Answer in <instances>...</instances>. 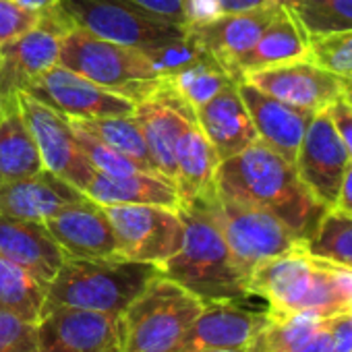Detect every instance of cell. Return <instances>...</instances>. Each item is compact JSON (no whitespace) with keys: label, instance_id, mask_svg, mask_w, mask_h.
<instances>
[{"label":"cell","instance_id":"obj_46","mask_svg":"<svg viewBox=\"0 0 352 352\" xmlns=\"http://www.w3.org/2000/svg\"><path fill=\"white\" fill-rule=\"evenodd\" d=\"M348 313H350V317H352V307H350V309H348Z\"/></svg>","mask_w":352,"mask_h":352},{"label":"cell","instance_id":"obj_28","mask_svg":"<svg viewBox=\"0 0 352 352\" xmlns=\"http://www.w3.org/2000/svg\"><path fill=\"white\" fill-rule=\"evenodd\" d=\"M0 104H3L0 114V185H3L38 174L44 170V162L23 118L17 96Z\"/></svg>","mask_w":352,"mask_h":352},{"label":"cell","instance_id":"obj_26","mask_svg":"<svg viewBox=\"0 0 352 352\" xmlns=\"http://www.w3.org/2000/svg\"><path fill=\"white\" fill-rule=\"evenodd\" d=\"M249 352H333L327 317L317 313H267V321Z\"/></svg>","mask_w":352,"mask_h":352},{"label":"cell","instance_id":"obj_11","mask_svg":"<svg viewBox=\"0 0 352 352\" xmlns=\"http://www.w3.org/2000/svg\"><path fill=\"white\" fill-rule=\"evenodd\" d=\"M350 155L327 110L315 112L294 157V170L313 199L331 210L338 206Z\"/></svg>","mask_w":352,"mask_h":352},{"label":"cell","instance_id":"obj_2","mask_svg":"<svg viewBox=\"0 0 352 352\" xmlns=\"http://www.w3.org/2000/svg\"><path fill=\"white\" fill-rule=\"evenodd\" d=\"M247 286L251 296L265 300L272 315L331 317L352 307V270L313 257L305 247L259 263Z\"/></svg>","mask_w":352,"mask_h":352},{"label":"cell","instance_id":"obj_24","mask_svg":"<svg viewBox=\"0 0 352 352\" xmlns=\"http://www.w3.org/2000/svg\"><path fill=\"white\" fill-rule=\"evenodd\" d=\"M83 193L100 206H164L179 210L181 197L176 187L160 174L137 172L126 176H110L94 172Z\"/></svg>","mask_w":352,"mask_h":352},{"label":"cell","instance_id":"obj_7","mask_svg":"<svg viewBox=\"0 0 352 352\" xmlns=\"http://www.w3.org/2000/svg\"><path fill=\"white\" fill-rule=\"evenodd\" d=\"M201 201L214 216L247 282L251 272L259 263L305 247V243L282 220L261 208L234 201L230 197L220 195L218 191L208 197H201Z\"/></svg>","mask_w":352,"mask_h":352},{"label":"cell","instance_id":"obj_25","mask_svg":"<svg viewBox=\"0 0 352 352\" xmlns=\"http://www.w3.org/2000/svg\"><path fill=\"white\" fill-rule=\"evenodd\" d=\"M309 56V38L292 13L280 3L274 19L261 32L249 52L241 56L234 67V81H241L247 73L284 65L290 60Z\"/></svg>","mask_w":352,"mask_h":352},{"label":"cell","instance_id":"obj_8","mask_svg":"<svg viewBox=\"0 0 352 352\" xmlns=\"http://www.w3.org/2000/svg\"><path fill=\"white\" fill-rule=\"evenodd\" d=\"M73 25L137 50H149L187 30L164 21L131 0H58Z\"/></svg>","mask_w":352,"mask_h":352},{"label":"cell","instance_id":"obj_23","mask_svg":"<svg viewBox=\"0 0 352 352\" xmlns=\"http://www.w3.org/2000/svg\"><path fill=\"white\" fill-rule=\"evenodd\" d=\"M197 124L216 149L220 162L253 145L259 137L241 98L239 81L226 85L208 104L195 110Z\"/></svg>","mask_w":352,"mask_h":352},{"label":"cell","instance_id":"obj_39","mask_svg":"<svg viewBox=\"0 0 352 352\" xmlns=\"http://www.w3.org/2000/svg\"><path fill=\"white\" fill-rule=\"evenodd\" d=\"M137 7H141L143 11L170 21L174 25L185 28V13H183V0H131ZM187 30V28H185Z\"/></svg>","mask_w":352,"mask_h":352},{"label":"cell","instance_id":"obj_10","mask_svg":"<svg viewBox=\"0 0 352 352\" xmlns=\"http://www.w3.org/2000/svg\"><path fill=\"white\" fill-rule=\"evenodd\" d=\"M73 21L60 5L40 13L36 28L0 48V102L25 91L42 73L58 65L63 36Z\"/></svg>","mask_w":352,"mask_h":352},{"label":"cell","instance_id":"obj_12","mask_svg":"<svg viewBox=\"0 0 352 352\" xmlns=\"http://www.w3.org/2000/svg\"><path fill=\"white\" fill-rule=\"evenodd\" d=\"M17 102L36 139L44 168L83 191L96 168L83 155L69 118L25 91L17 94Z\"/></svg>","mask_w":352,"mask_h":352},{"label":"cell","instance_id":"obj_17","mask_svg":"<svg viewBox=\"0 0 352 352\" xmlns=\"http://www.w3.org/2000/svg\"><path fill=\"white\" fill-rule=\"evenodd\" d=\"M267 311H251L234 300L206 302L172 352L247 350L263 329Z\"/></svg>","mask_w":352,"mask_h":352},{"label":"cell","instance_id":"obj_34","mask_svg":"<svg viewBox=\"0 0 352 352\" xmlns=\"http://www.w3.org/2000/svg\"><path fill=\"white\" fill-rule=\"evenodd\" d=\"M141 52L147 56L153 71L164 79L208 56V52L199 46V42L189 32H185L179 38L166 40L149 50H141Z\"/></svg>","mask_w":352,"mask_h":352},{"label":"cell","instance_id":"obj_42","mask_svg":"<svg viewBox=\"0 0 352 352\" xmlns=\"http://www.w3.org/2000/svg\"><path fill=\"white\" fill-rule=\"evenodd\" d=\"M336 208H340L342 212L352 216V162L348 164L346 176H344V181H342V189H340L338 206Z\"/></svg>","mask_w":352,"mask_h":352},{"label":"cell","instance_id":"obj_31","mask_svg":"<svg viewBox=\"0 0 352 352\" xmlns=\"http://www.w3.org/2000/svg\"><path fill=\"white\" fill-rule=\"evenodd\" d=\"M305 249L313 257L352 270V216L340 208L325 210Z\"/></svg>","mask_w":352,"mask_h":352},{"label":"cell","instance_id":"obj_33","mask_svg":"<svg viewBox=\"0 0 352 352\" xmlns=\"http://www.w3.org/2000/svg\"><path fill=\"white\" fill-rule=\"evenodd\" d=\"M166 81L179 91L195 110L208 104L214 96H218L226 85L234 83L228 71L214 60L210 54L201 60L189 65L187 69L166 77Z\"/></svg>","mask_w":352,"mask_h":352},{"label":"cell","instance_id":"obj_9","mask_svg":"<svg viewBox=\"0 0 352 352\" xmlns=\"http://www.w3.org/2000/svg\"><path fill=\"white\" fill-rule=\"evenodd\" d=\"M122 259L162 265L181 249L185 222L179 210L164 206H106Z\"/></svg>","mask_w":352,"mask_h":352},{"label":"cell","instance_id":"obj_29","mask_svg":"<svg viewBox=\"0 0 352 352\" xmlns=\"http://www.w3.org/2000/svg\"><path fill=\"white\" fill-rule=\"evenodd\" d=\"M69 122L79 129L89 133L91 137L100 139L102 143L110 145L112 149L124 153L126 157L135 160L141 164L147 172L157 174L141 124L137 122L135 114H124V116H106V118H69Z\"/></svg>","mask_w":352,"mask_h":352},{"label":"cell","instance_id":"obj_32","mask_svg":"<svg viewBox=\"0 0 352 352\" xmlns=\"http://www.w3.org/2000/svg\"><path fill=\"white\" fill-rule=\"evenodd\" d=\"M307 38L352 30V0H280Z\"/></svg>","mask_w":352,"mask_h":352},{"label":"cell","instance_id":"obj_41","mask_svg":"<svg viewBox=\"0 0 352 352\" xmlns=\"http://www.w3.org/2000/svg\"><path fill=\"white\" fill-rule=\"evenodd\" d=\"M214 3L220 15H228V13H245V11L261 9L272 3H280V0H214Z\"/></svg>","mask_w":352,"mask_h":352},{"label":"cell","instance_id":"obj_5","mask_svg":"<svg viewBox=\"0 0 352 352\" xmlns=\"http://www.w3.org/2000/svg\"><path fill=\"white\" fill-rule=\"evenodd\" d=\"M204 305L195 294L160 274L116 319L118 350L172 352Z\"/></svg>","mask_w":352,"mask_h":352},{"label":"cell","instance_id":"obj_15","mask_svg":"<svg viewBox=\"0 0 352 352\" xmlns=\"http://www.w3.org/2000/svg\"><path fill=\"white\" fill-rule=\"evenodd\" d=\"M133 114L141 124L157 174L174 185L176 143L189 124L197 122L195 108L164 79L147 100L135 104Z\"/></svg>","mask_w":352,"mask_h":352},{"label":"cell","instance_id":"obj_21","mask_svg":"<svg viewBox=\"0 0 352 352\" xmlns=\"http://www.w3.org/2000/svg\"><path fill=\"white\" fill-rule=\"evenodd\" d=\"M85 193L50 170L0 185V214L19 220L46 222Z\"/></svg>","mask_w":352,"mask_h":352},{"label":"cell","instance_id":"obj_37","mask_svg":"<svg viewBox=\"0 0 352 352\" xmlns=\"http://www.w3.org/2000/svg\"><path fill=\"white\" fill-rule=\"evenodd\" d=\"M0 352H40L36 323L0 311Z\"/></svg>","mask_w":352,"mask_h":352},{"label":"cell","instance_id":"obj_4","mask_svg":"<svg viewBox=\"0 0 352 352\" xmlns=\"http://www.w3.org/2000/svg\"><path fill=\"white\" fill-rule=\"evenodd\" d=\"M160 276L153 263H139L122 257L108 259H69L46 292V305H67L120 317L129 305Z\"/></svg>","mask_w":352,"mask_h":352},{"label":"cell","instance_id":"obj_44","mask_svg":"<svg viewBox=\"0 0 352 352\" xmlns=\"http://www.w3.org/2000/svg\"><path fill=\"white\" fill-rule=\"evenodd\" d=\"M342 98L346 100L348 106H352V75L342 77Z\"/></svg>","mask_w":352,"mask_h":352},{"label":"cell","instance_id":"obj_40","mask_svg":"<svg viewBox=\"0 0 352 352\" xmlns=\"http://www.w3.org/2000/svg\"><path fill=\"white\" fill-rule=\"evenodd\" d=\"M329 116H331V122L350 155V162H352V106L346 104L344 98L336 100L329 108H327Z\"/></svg>","mask_w":352,"mask_h":352},{"label":"cell","instance_id":"obj_43","mask_svg":"<svg viewBox=\"0 0 352 352\" xmlns=\"http://www.w3.org/2000/svg\"><path fill=\"white\" fill-rule=\"evenodd\" d=\"M13 3L21 5L23 9H30L34 13H44L58 5V0H13Z\"/></svg>","mask_w":352,"mask_h":352},{"label":"cell","instance_id":"obj_45","mask_svg":"<svg viewBox=\"0 0 352 352\" xmlns=\"http://www.w3.org/2000/svg\"><path fill=\"white\" fill-rule=\"evenodd\" d=\"M193 352H247V350H193Z\"/></svg>","mask_w":352,"mask_h":352},{"label":"cell","instance_id":"obj_20","mask_svg":"<svg viewBox=\"0 0 352 352\" xmlns=\"http://www.w3.org/2000/svg\"><path fill=\"white\" fill-rule=\"evenodd\" d=\"M239 91L251 114L259 141L294 164L296 151L313 118V112L280 102L243 79L239 81Z\"/></svg>","mask_w":352,"mask_h":352},{"label":"cell","instance_id":"obj_35","mask_svg":"<svg viewBox=\"0 0 352 352\" xmlns=\"http://www.w3.org/2000/svg\"><path fill=\"white\" fill-rule=\"evenodd\" d=\"M309 58L338 77L352 75V30L309 38Z\"/></svg>","mask_w":352,"mask_h":352},{"label":"cell","instance_id":"obj_30","mask_svg":"<svg viewBox=\"0 0 352 352\" xmlns=\"http://www.w3.org/2000/svg\"><path fill=\"white\" fill-rule=\"evenodd\" d=\"M48 288L23 267L0 257V311L36 323L46 305Z\"/></svg>","mask_w":352,"mask_h":352},{"label":"cell","instance_id":"obj_1","mask_svg":"<svg viewBox=\"0 0 352 352\" xmlns=\"http://www.w3.org/2000/svg\"><path fill=\"white\" fill-rule=\"evenodd\" d=\"M216 191L274 214L302 243L309 241L325 212L300 183L294 164L259 139L218 164Z\"/></svg>","mask_w":352,"mask_h":352},{"label":"cell","instance_id":"obj_14","mask_svg":"<svg viewBox=\"0 0 352 352\" xmlns=\"http://www.w3.org/2000/svg\"><path fill=\"white\" fill-rule=\"evenodd\" d=\"M36 333L40 352H120L116 317L89 309L44 307Z\"/></svg>","mask_w":352,"mask_h":352},{"label":"cell","instance_id":"obj_36","mask_svg":"<svg viewBox=\"0 0 352 352\" xmlns=\"http://www.w3.org/2000/svg\"><path fill=\"white\" fill-rule=\"evenodd\" d=\"M73 126V124H71ZM75 137H77V143L83 151V155L87 157V162L98 170V172H104V174H110V176H126V174H137V172H147L141 164H137L135 160L126 157L124 153L112 149L110 145L102 143L100 139L91 137L89 133L85 131H79L75 129ZM151 174V172H149Z\"/></svg>","mask_w":352,"mask_h":352},{"label":"cell","instance_id":"obj_16","mask_svg":"<svg viewBox=\"0 0 352 352\" xmlns=\"http://www.w3.org/2000/svg\"><path fill=\"white\" fill-rule=\"evenodd\" d=\"M243 81L280 102L313 114L327 110L342 98V77L325 71L309 56L247 73Z\"/></svg>","mask_w":352,"mask_h":352},{"label":"cell","instance_id":"obj_13","mask_svg":"<svg viewBox=\"0 0 352 352\" xmlns=\"http://www.w3.org/2000/svg\"><path fill=\"white\" fill-rule=\"evenodd\" d=\"M28 96L50 106L67 118H106L133 114L135 104L79 73L54 65L42 73L28 89Z\"/></svg>","mask_w":352,"mask_h":352},{"label":"cell","instance_id":"obj_3","mask_svg":"<svg viewBox=\"0 0 352 352\" xmlns=\"http://www.w3.org/2000/svg\"><path fill=\"white\" fill-rule=\"evenodd\" d=\"M185 239L181 249L160 265V274L204 302L251 298L247 278L236 265L214 216L201 199L181 204Z\"/></svg>","mask_w":352,"mask_h":352},{"label":"cell","instance_id":"obj_18","mask_svg":"<svg viewBox=\"0 0 352 352\" xmlns=\"http://www.w3.org/2000/svg\"><path fill=\"white\" fill-rule=\"evenodd\" d=\"M65 257L108 259L120 257L110 218L98 201L87 195L44 222Z\"/></svg>","mask_w":352,"mask_h":352},{"label":"cell","instance_id":"obj_22","mask_svg":"<svg viewBox=\"0 0 352 352\" xmlns=\"http://www.w3.org/2000/svg\"><path fill=\"white\" fill-rule=\"evenodd\" d=\"M0 257L23 267L46 288L65 261V253L44 222L19 220L0 214Z\"/></svg>","mask_w":352,"mask_h":352},{"label":"cell","instance_id":"obj_38","mask_svg":"<svg viewBox=\"0 0 352 352\" xmlns=\"http://www.w3.org/2000/svg\"><path fill=\"white\" fill-rule=\"evenodd\" d=\"M40 21V13L23 9L13 0H0V48L17 40Z\"/></svg>","mask_w":352,"mask_h":352},{"label":"cell","instance_id":"obj_27","mask_svg":"<svg viewBox=\"0 0 352 352\" xmlns=\"http://www.w3.org/2000/svg\"><path fill=\"white\" fill-rule=\"evenodd\" d=\"M174 187L181 204L216 193V170L220 157L197 122L189 124L176 143Z\"/></svg>","mask_w":352,"mask_h":352},{"label":"cell","instance_id":"obj_47","mask_svg":"<svg viewBox=\"0 0 352 352\" xmlns=\"http://www.w3.org/2000/svg\"><path fill=\"white\" fill-rule=\"evenodd\" d=\"M0 114H3V104H0Z\"/></svg>","mask_w":352,"mask_h":352},{"label":"cell","instance_id":"obj_6","mask_svg":"<svg viewBox=\"0 0 352 352\" xmlns=\"http://www.w3.org/2000/svg\"><path fill=\"white\" fill-rule=\"evenodd\" d=\"M58 65L133 104L147 100L164 83L141 50L98 38L77 25L63 36Z\"/></svg>","mask_w":352,"mask_h":352},{"label":"cell","instance_id":"obj_19","mask_svg":"<svg viewBox=\"0 0 352 352\" xmlns=\"http://www.w3.org/2000/svg\"><path fill=\"white\" fill-rule=\"evenodd\" d=\"M278 7H280V3H272L261 9H253V11H245V13L220 15L208 23L187 28V32L234 79L236 63L257 42L261 32L274 19Z\"/></svg>","mask_w":352,"mask_h":352}]
</instances>
